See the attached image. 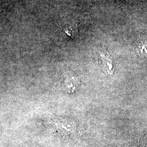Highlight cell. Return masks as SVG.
Instances as JSON below:
<instances>
[{
  "label": "cell",
  "instance_id": "1",
  "mask_svg": "<svg viewBox=\"0 0 147 147\" xmlns=\"http://www.w3.org/2000/svg\"><path fill=\"white\" fill-rule=\"evenodd\" d=\"M99 63L102 68L108 73H112L113 70L112 61L108 53L105 51H101L100 53Z\"/></svg>",
  "mask_w": 147,
  "mask_h": 147
},
{
  "label": "cell",
  "instance_id": "2",
  "mask_svg": "<svg viewBox=\"0 0 147 147\" xmlns=\"http://www.w3.org/2000/svg\"><path fill=\"white\" fill-rule=\"evenodd\" d=\"M136 50L140 56H147V42L141 41L137 43Z\"/></svg>",
  "mask_w": 147,
  "mask_h": 147
},
{
  "label": "cell",
  "instance_id": "3",
  "mask_svg": "<svg viewBox=\"0 0 147 147\" xmlns=\"http://www.w3.org/2000/svg\"><path fill=\"white\" fill-rule=\"evenodd\" d=\"M145 147V144L144 143H141V144H140V145H137V146H135V147Z\"/></svg>",
  "mask_w": 147,
  "mask_h": 147
}]
</instances>
